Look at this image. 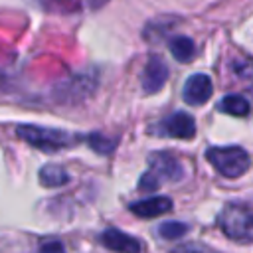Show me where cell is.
Instances as JSON below:
<instances>
[{
	"mask_svg": "<svg viewBox=\"0 0 253 253\" xmlns=\"http://www.w3.org/2000/svg\"><path fill=\"white\" fill-rule=\"evenodd\" d=\"M38 253H65V247L61 241L57 239H49V241H43L40 245V251Z\"/></svg>",
	"mask_w": 253,
	"mask_h": 253,
	"instance_id": "cell-16",
	"label": "cell"
},
{
	"mask_svg": "<svg viewBox=\"0 0 253 253\" xmlns=\"http://www.w3.org/2000/svg\"><path fill=\"white\" fill-rule=\"evenodd\" d=\"M128 210L138 215V217H156V215H162L166 211L172 210V200L166 198V196H152V198H146V200H140V202H132L128 206Z\"/></svg>",
	"mask_w": 253,
	"mask_h": 253,
	"instance_id": "cell-9",
	"label": "cell"
},
{
	"mask_svg": "<svg viewBox=\"0 0 253 253\" xmlns=\"http://www.w3.org/2000/svg\"><path fill=\"white\" fill-rule=\"evenodd\" d=\"M231 69L237 77L253 79V59H247V57L235 59V61H231Z\"/></svg>",
	"mask_w": 253,
	"mask_h": 253,
	"instance_id": "cell-14",
	"label": "cell"
},
{
	"mask_svg": "<svg viewBox=\"0 0 253 253\" xmlns=\"http://www.w3.org/2000/svg\"><path fill=\"white\" fill-rule=\"evenodd\" d=\"M166 79H168L166 63L160 57L150 55L148 63L144 65V71H142V91L146 95H152V93H156V91H160L164 87Z\"/></svg>",
	"mask_w": 253,
	"mask_h": 253,
	"instance_id": "cell-7",
	"label": "cell"
},
{
	"mask_svg": "<svg viewBox=\"0 0 253 253\" xmlns=\"http://www.w3.org/2000/svg\"><path fill=\"white\" fill-rule=\"evenodd\" d=\"M221 231L235 241H253V210L241 204H229L219 213Z\"/></svg>",
	"mask_w": 253,
	"mask_h": 253,
	"instance_id": "cell-3",
	"label": "cell"
},
{
	"mask_svg": "<svg viewBox=\"0 0 253 253\" xmlns=\"http://www.w3.org/2000/svg\"><path fill=\"white\" fill-rule=\"evenodd\" d=\"M152 132H156L160 136H172V138L190 140L196 134V121L186 111H174L168 117H164L156 125V128H152Z\"/></svg>",
	"mask_w": 253,
	"mask_h": 253,
	"instance_id": "cell-4",
	"label": "cell"
},
{
	"mask_svg": "<svg viewBox=\"0 0 253 253\" xmlns=\"http://www.w3.org/2000/svg\"><path fill=\"white\" fill-rule=\"evenodd\" d=\"M16 134L32 144L34 148H40L43 152H55L67 146H73L77 142V134L53 128V126H38V125H20L16 128Z\"/></svg>",
	"mask_w": 253,
	"mask_h": 253,
	"instance_id": "cell-1",
	"label": "cell"
},
{
	"mask_svg": "<svg viewBox=\"0 0 253 253\" xmlns=\"http://www.w3.org/2000/svg\"><path fill=\"white\" fill-rule=\"evenodd\" d=\"M158 186H160V182H158L150 172H144L142 178H140V182H138V188L144 190V192H152V190H156Z\"/></svg>",
	"mask_w": 253,
	"mask_h": 253,
	"instance_id": "cell-18",
	"label": "cell"
},
{
	"mask_svg": "<svg viewBox=\"0 0 253 253\" xmlns=\"http://www.w3.org/2000/svg\"><path fill=\"white\" fill-rule=\"evenodd\" d=\"M89 144H91L97 152H101V154H107V152L113 150V142H111L109 138H103L101 134H91V136H89Z\"/></svg>",
	"mask_w": 253,
	"mask_h": 253,
	"instance_id": "cell-15",
	"label": "cell"
},
{
	"mask_svg": "<svg viewBox=\"0 0 253 253\" xmlns=\"http://www.w3.org/2000/svg\"><path fill=\"white\" fill-rule=\"evenodd\" d=\"M206 158L225 178H237L251 166V158L241 146H210Z\"/></svg>",
	"mask_w": 253,
	"mask_h": 253,
	"instance_id": "cell-2",
	"label": "cell"
},
{
	"mask_svg": "<svg viewBox=\"0 0 253 253\" xmlns=\"http://www.w3.org/2000/svg\"><path fill=\"white\" fill-rule=\"evenodd\" d=\"M213 93V83L206 73H194L186 79L184 87H182V99L192 105V107H200L204 105Z\"/></svg>",
	"mask_w": 253,
	"mask_h": 253,
	"instance_id": "cell-6",
	"label": "cell"
},
{
	"mask_svg": "<svg viewBox=\"0 0 253 253\" xmlns=\"http://www.w3.org/2000/svg\"><path fill=\"white\" fill-rule=\"evenodd\" d=\"M186 233H188V223H184V221H164L158 227V235L162 239H168V241L178 239Z\"/></svg>",
	"mask_w": 253,
	"mask_h": 253,
	"instance_id": "cell-13",
	"label": "cell"
},
{
	"mask_svg": "<svg viewBox=\"0 0 253 253\" xmlns=\"http://www.w3.org/2000/svg\"><path fill=\"white\" fill-rule=\"evenodd\" d=\"M109 0H85V4L89 6V8H101V6H105Z\"/></svg>",
	"mask_w": 253,
	"mask_h": 253,
	"instance_id": "cell-19",
	"label": "cell"
},
{
	"mask_svg": "<svg viewBox=\"0 0 253 253\" xmlns=\"http://www.w3.org/2000/svg\"><path fill=\"white\" fill-rule=\"evenodd\" d=\"M174 253H215V251L206 245H200V243H186V245L174 249Z\"/></svg>",
	"mask_w": 253,
	"mask_h": 253,
	"instance_id": "cell-17",
	"label": "cell"
},
{
	"mask_svg": "<svg viewBox=\"0 0 253 253\" xmlns=\"http://www.w3.org/2000/svg\"><path fill=\"white\" fill-rule=\"evenodd\" d=\"M101 243L107 249H113L119 253H140V241L128 233H123L117 227H107L101 233Z\"/></svg>",
	"mask_w": 253,
	"mask_h": 253,
	"instance_id": "cell-8",
	"label": "cell"
},
{
	"mask_svg": "<svg viewBox=\"0 0 253 253\" xmlns=\"http://www.w3.org/2000/svg\"><path fill=\"white\" fill-rule=\"evenodd\" d=\"M170 53L174 55L176 61H190L194 55H196V45L190 38L186 36H176L172 42H170Z\"/></svg>",
	"mask_w": 253,
	"mask_h": 253,
	"instance_id": "cell-12",
	"label": "cell"
},
{
	"mask_svg": "<svg viewBox=\"0 0 253 253\" xmlns=\"http://www.w3.org/2000/svg\"><path fill=\"white\" fill-rule=\"evenodd\" d=\"M67 182H69V174L61 166H57V164H45L40 170V184L42 186L57 188V186H63Z\"/></svg>",
	"mask_w": 253,
	"mask_h": 253,
	"instance_id": "cell-10",
	"label": "cell"
},
{
	"mask_svg": "<svg viewBox=\"0 0 253 253\" xmlns=\"http://www.w3.org/2000/svg\"><path fill=\"white\" fill-rule=\"evenodd\" d=\"M217 109L221 113H227V115H233V117H245L249 113V101L241 95H225L217 103Z\"/></svg>",
	"mask_w": 253,
	"mask_h": 253,
	"instance_id": "cell-11",
	"label": "cell"
},
{
	"mask_svg": "<svg viewBox=\"0 0 253 253\" xmlns=\"http://www.w3.org/2000/svg\"><path fill=\"white\" fill-rule=\"evenodd\" d=\"M148 172L162 184V182H178L184 176L182 162L168 154V152H152L148 158Z\"/></svg>",
	"mask_w": 253,
	"mask_h": 253,
	"instance_id": "cell-5",
	"label": "cell"
}]
</instances>
